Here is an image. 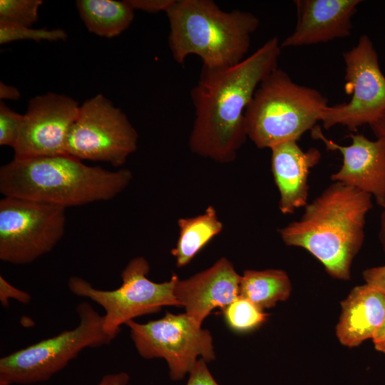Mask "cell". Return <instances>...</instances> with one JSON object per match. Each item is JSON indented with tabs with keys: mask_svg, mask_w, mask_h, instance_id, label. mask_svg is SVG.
Instances as JSON below:
<instances>
[{
	"mask_svg": "<svg viewBox=\"0 0 385 385\" xmlns=\"http://www.w3.org/2000/svg\"><path fill=\"white\" fill-rule=\"evenodd\" d=\"M281 43L265 42L237 64L222 68L202 66L190 96L195 119L191 151L220 163L233 161L247 138L245 114L260 83L278 68Z\"/></svg>",
	"mask_w": 385,
	"mask_h": 385,
	"instance_id": "obj_1",
	"label": "cell"
},
{
	"mask_svg": "<svg viewBox=\"0 0 385 385\" xmlns=\"http://www.w3.org/2000/svg\"><path fill=\"white\" fill-rule=\"evenodd\" d=\"M371 195L333 182L304 207L302 217L279 230L289 246L305 249L332 277L348 279L354 256L364 239Z\"/></svg>",
	"mask_w": 385,
	"mask_h": 385,
	"instance_id": "obj_2",
	"label": "cell"
},
{
	"mask_svg": "<svg viewBox=\"0 0 385 385\" xmlns=\"http://www.w3.org/2000/svg\"><path fill=\"white\" fill-rule=\"evenodd\" d=\"M132 178L127 168L111 171L67 154L13 159L0 168V192L66 209L110 200L128 186Z\"/></svg>",
	"mask_w": 385,
	"mask_h": 385,
	"instance_id": "obj_3",
	"label": "cell"
},
{
	"mask_svg": "<svg viewBox=\"0 0 385 385\" xmlns=\"http://www.w3.org/2000/svg\"><path fill=\"white\" fill-rule=\"evenodd\" d=\"M165 14L174 61L183 64L195 55L210 68L232 66L245 59L260 24L252 13L225 11L212 0H175Z\"/></svg>",
	"mask_w": 385,
	"mask_h": 385,
	"instance_id": "obj_4",
	"label": "cell"
},
{
	"mask_svg": "<svg viewBox=\"0 0 385 385\" xmlns=\"http://www.w3.org/2000/svg\"><path fill=\"white\" fill-rule=\"evenodd\" d=\"M328 106L317 90L301 86L277 68L260 83L245 114L247 138L259 148L297 141L316 126Z\"/></svg>",
	"mask_w": 385,
	"mask_h": 385,
	"instance_id": "obj_5",
	"label": "cell"
},
{
	"mask_svg": "<svg viewBox=\"0 0 385 385\" xmlns=\"http://www.w3.org/2000/svg\"><path fill=\"white\" fill-rule=\"evenodd\" d=\"M78 326L11 352L0 359V385L45 382L64 369L83 349L112 340L103 329V315L88 302L76 307Z\"/></svg>",
	"mask_w": 385,
	"mask_h": 385,
	"instance_id": "obj_6",
	"label": "cell"
},
{
	"mask_svg": "<svg viewBox=\"0 0 385 385\" xmlns=\"http://www.w3.org/2000/svg\"><path fill=\"white\" fill-rule=\"evenodd\" d=\"M149 270L147 260L136 257L123 270L122 283L115 289H97L77 276L69 278L68 287L74 295L87 298L103 309V329L113 340L123 324L138 317L157 313L164 306L180 307L174 294L178 277L173 274L168 281L155 282L148 278Z\"/></svg>",
	"mask_w": 385,
	"mask_h": 385,
	"instance_id": "obj_7",
	"label": "cell"
},
{
	"mask_svg": "<svg viewBox=\"0 0 385 385\" xmlns=\"http://www.w3.org/2000/svg\"><path fill=\"white\" fill-rule=\"evenodd\" d=\"M66 208L4 196L0 200V260L13 265L34 262L63 237Z\"/></svg>",
	"mask_w": 385,
	"mask_h": 385,
	"instance_id": "obj_8",
	"label": "cell"
},
{
	"mask_svg": "<svg viewBox=\"0 0 385 385\" xmlns=\"http://www.w3.org/2000/svg\"><path fill=\"white\" fill-rule=\"evenodd\" d=\"M138 135L127 115L98 94L80 106L66 142V154L81 160L123 165L138 147Z\"/></svg>",
	"mask_w": 385,
	"mask_h": 385,
	"instance_id": "obj_9",
	"label": "cell"
},
{
	"mask_svg": "<svg viewBox=\"0 0 385 385\" xmlns=\"http://www.w3.org/2000/svg\"><path fill=\"white\" fill-rule=\"evenodd\" d=\"M138 354L144 359H164L171 379L178 381L190 372L200 356L206 362L215 359L210 332L186 313L167 312L146 323H126Z\"/></svg>",
	"mask_w": 385,
	"mask_h": 385,
	"instance_id": "obj_10",
	"label": "cell"
},
{
	"mask_svg": "<svg viewBox=\"0 0 385 385\" xmlns=\"http://www.w3.org/2000/svg\"><path fill=\"white\" fill-rule=\"evenodd\" d=\"M343 58L344 89L351 98L348 103L328 106L320 122L325 129L341 125L355 131L362 125H370L385 112V76L366 35H362L355 46L344 52Z\"/></svg>",
	"mask_w": 385,
	"mask_h": 385,
	"instance_id": "obj_11",
	"label": "cell"
},
{
	"mask_svg": "<svg viewBox=\"0 0 385 385\" xmlns=\"http://www.w3.org/2000/svg\"><path fill=\"white\" fill-rule=\"evenodd\" d=\"M80 106L73 98L54 93L29 101L16 142L14 159H26L66 154L69 130Z\"/></svg>",
	"mask_w": 385,
	"mask_h": 385,
	"instance_id": "obj_12",
	"label": "cell"
},
{
	"mask_svg": "<svg viewBox=\"0 0 385 385\" xmlns=\"http://www.w3.org/2000/svg\"><path fill=\"white\" fill-rule=\"evenodd\" d=\"M312 138L319 140L327 149L339 151L343 158L339 170L331 175L340 182L374 197L385 207V139L372 140L363 134H351V143L342 145L327 138L320 127L311 130Z\"/></svg>",
	"mask_w": 385,
	"mask_h": 385,
	"instance_id": "obj_13",
	"label": "cell"
},
{
	"mask_svg": "<svg viewBox=\"0 0 385 385\" xmlns=\"http://www.w3.org/2000/svg\"><path fill=\"white\" fill-rule=\"evenodd\" d=\"M241 275L225 257L193 276L179 279L174 294L180 307L197 324L216 308L224 309L240 296Z\"/></svg>",
	"mask_w": 385,
	"mask_h": 385,
	"instance_id": "obj_14",
	"label": "cell"
},
{
	"mask_svg": "<svg viewBox=\"0 0 385 385\" xmlns=\"http://www.w3.org/2000/svg\"><path fill=\"white\" fill-rule=\"evenodd\" d=\"M360 0H297V24L281 47H299L348 37Z\"/></svg>",
	"mask_w": 385,
	"mask_h": 385,
	"instance_id": "obj_15",
	"label": "cell"
},
{
	"mask_svg": "<svg viewBox=\"0 0 385 385\" xmlns=\"http://www.w3.org/2000/svg\"><path fill=\"white\" fill-rule=\"evenodd\" d=\"M270 150L272 173L280 197L279 209L282 214H292L308 203L309 171L319 163L322 154L315 148L303 150L296 140Z\"/></svg>",
	"mask_w": 385,
	"mask_h": 385,
	"instance_id": "obj_16",
	"label": "cell"
},
{
	"mask_svg": "<svg viewBox=\"0 0 385 385\" xmlns=\"http://www.w3.org/2000/svg\"><path fill=\"white\" fill-rule=\"evenodd\" d=\"M341 304L336 328L340 342L353 347L373 339L385 319V294L365 284L354 288Z\"/></svg>",
	"mask_w": 385,
	"mask_h": 385,
	"instance_id": "obj_17",
	"label": "cell"
},
{
	"mask_svg": "<svg viewBox=\"0 0 385 385\" xmlns=\"http://www.w3.org/2000/svg\"><path fill=\"white\" fill-rule=\"evenodd\" d=\"M76 7L87 29L101 37L120 35L134 19V10L126 0H78Z\"/></svg>",
	"mask_w": 385,
	"mask_h": 385,
	"instance_id": "obj_18",
	"label": "cell"
},
{
	"mask_svg": "<svg viewBox=\"0 0 385 385\" xmlns=\"http://www.w3.org/2000/svg\"><path fill=\"white\" fill-rule=\"evenodd\" d=\"M178 225L179 236L171 254L178 267L188 265L223 227L215 208L212 205L208 206L201 215L180 218Z\"/></svg>",
	"mask_w": 385,
	"mask_h": 385,
	"instance_id": "obj_19",
	"label": "cell"
},
{
	"mask_svg": "<svg viewBox=\"0 0 385 385\" xmlns=\"http://www.w3.org/2000/svg\"><path fill=\"white\" fill-rule=\"evenodd\" d=\"M292 289L287 274L282 270H245L240 282V296L260 309L271 308L286 300Z\"/></svg>",
	"mask_w": 385,
	"mask_h": 385,
	"instance_id": "obj_20",
	"label": "cell"
},
{
	"mask_svg": "<svg viewBox=\"0 0 385 385\" xmlns=\"http://www.w3.org/2000/svg\"><path fill=\"white\" fill-rule=\"evenodd\" d=\"M228 327L239 333L253 330L267 319V314L249 299L239 296L222 309Z\"/></svg>",
	"mask_w": 385,
	"mask_h": 385,
	"instance_id": "obj_21",
	"label": "cell"
},
{
	"mask_svg": "<svg viewBox=\"0 0 385 385\" xmlns=\"http://www.w3.org/2000/svg\"><path fill=\"white\" fill-rule=\"evenodd\" d=\"M66 32L61 29L51 30L32 29L29 26L0 21V43L5 44L19 40L64 41Z\"/></svg>",
	"mask_w": 385,
	"mask_h": 385,
	"instance_id": "obj_22",
	"label": "cell"
},
{
	"mask_svg": "<svg viewBox=\"0 0 385 385\" xmlns=\"http://www.w3.org/2000/svg\"><path fill=\"white\" fill-rule=\"evenodd\" d=\"M41 0H0V21L31 27L38 19Z\"/></svg>",
	"mask_w": 385,
	"mask_h": 385,
	"instance_id": "obj_23",
	"label": "cell"
},
{
	"mask_svg": "<svg viewBox=\"0 0 385 385\" xmlns=\"http://www.w3.org/2000/svg\"><path fill=\"white\" fill-rule=\"evenodd\" d=\"M23 115L9 108L3 101L0 103V145L13 148L21 128Z\"/></svg>",
	"mask_w": 385,
	"mask_h": 385,
	"instance_id": "obj_24",
	"label": "cell"
},
{
	"mask_svg": "<svg viewBox=\"0 0 385 385\" xmlns=\"http://www.w3.org/2000/svg\"><path fill=\"white\" fill-rule=\"evenodd\" d=\"M17 300L22 304H29L31 301V295L9 283L3 276H0V302L2 307L9 305V299Z\"/></svg>",
	"mask_w": 385,
	"mask_h": 385,
	"instance_id": "obj_25",
	"label": "cell"
},
{
	"mask_svg": "<svg viewBox=\"0 0 385 385\" xmlns=\"http://www.w3.org/2000/svg\"><path fill=\"white\" fill-rule=\"evenodd\" d=\"M186 385H219L209 371L206 361L199 359L189 373Z\"/></svg>",
	"mask_w": 385,
	"mask_h": 385,
	"instance_id": "obj_26",
	"label": "cell"
},
{
	"mask_svg": "<svg viewBox=\"0 0 385 385\" xmlns=\"http://www.w3.org/2000/svg\"><path fill=\"white\" fill-rule=\"evenodd\" d=\"M130 7L148 13H157L167 11L173 6L175 0H126Z\"/></svg>",
	"mask_w": 385,
	"mask_h": 385,
	"instance_id": "obj_27",
	"label": "cell"
},
{
	"mask_svg": "<svg viewBox=\"0 0 385 385\" xmlns=\"http://www.w3.org/2000/svg\"><path fill=\"white\" fill-rule=\"evenodd\" d=\"M363 276L366 284L385 294V265L367 269Z\"/></svg>",
	"mask_w": 385,
	"mask_h": 385,
	"instance_id": "obj_28",
	"label": "cell"
},
{
	"mask_svg": "<svg viewBox=\"0 0 385 385\" xmlns=\"http://www.w3.org/2000/svg\"><path fill=\"white\" fill-rule=\"evenodd\" d=\"M129 375L125 372L104 375L97 385H127Z\"/></svg>",
	"mask_w": 385,
	"mask_h": 385,
	"instance_id": "obj_29",
	"label": "cell"
},
{
	"mask_svg": "<svg viewBox=\"0 0 385 385\" xmlns=\"http://www.w3.org/2000/svg\"><path fill=\"white\" fill-rule=\"evenodd\" d=\"M21 94L19 91L11 86L5 84L3 82L0 83V98L1 99H9L17 101L20 98Z\"/></svg>",
	"mask_w": 385,
	"mask_h": 385,
	"instance_id": "obj_30",
	"label": "cell"
},
{
	"mask_svg": "<svg viewBox=\"0 0 385 385\" xmlns=\"http://www.w3.org/2000/svg\"><path fill=\"white\" fill-rule=\"evenodd\" d=\"M373 342L377 350L385 353V319L373 337Z\"/></svg>",
	"mask_w": 385,
	"mask_h": 385,
	"instance_id": "obj_31",
	"label": "cell"
},
{
	"mask_svg": "<svg viewBox=\"0 0 385 385\" xmlns=\"http://www.w3.org/2000/svg\"><path fill=\"white\" fill-rule=\"evenodd\" d=\"M369 126L376 138L385 139V112Z\"/></svg>",
	"mask_w": 385,
	"mask_h": 385,
	"instance_id": "obj_32",
	"label": "cell"
},
{
	"mask_svg": "<svg viewBox=\"0 0 385 385\" xmlns=\"http://www.w3.org/2000/svg\"><path fill=\"white\" fill-rule=\"evenodd\" d=\"M379 240L385 251V207L383 208V212L380 220L379 229Z\"/></svg>",
	"mask_w": 385,
	"mask_h": 385,
	"instance_id": "obj_33",
	"label": "cell"
}]
</instances>
